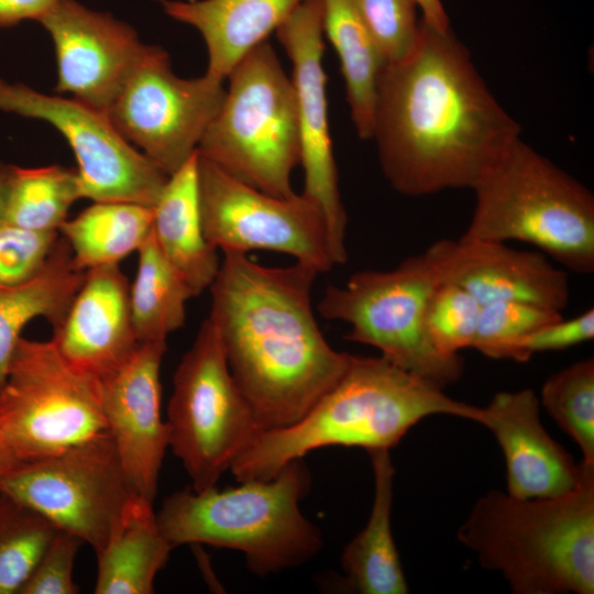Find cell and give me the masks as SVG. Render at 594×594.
Here are the masks:
<instances>
[{
	"label": "cell",
	"mask_w": 594,
	"mask_h": 594,
	"mask_svg": "<svg viewBox=\"0 0 594 594\" xmlns=\"http://www.w3.org/2000/svg\"><path fill=\"white\" fill-rule=\"evenodd\" d=\"M519 135L451 30L421 19L413 52L382 68L372 139L384 176L403 195L472 189Z\"/></svg>",
	"instance_id": "6da1fadb"
},
{
	"label": "cell",
	"mask_w": 594,
	"mask_h": 594,
	"mask_svg": "<svg viewBox=\"0 0 594 594\" xmlns=\"http://www.w3.org/2000/svg\"><path fill=\"white\" fill-rule=\"evenodd\" d=\"M319 273L295 263L262 265L223 252L209 287V319L230 372L263 430L302 417L342 376L351 354L333 349L311 304Z\"/></svg>",
	"instance_id": "7a4b0ae2"
},
{
	"label": "cell",
	"mask_w": 594,
	"mask_h": 594,
	"mask_svg": "<svg viewBox=\"0 0 594 594\" xmlns=\"http://www.w3.org/2000/svg\"><path fill=\"white\" fill-rule=\"evenodd\" d=\"M442 389L381 355H351L342 376L302 417L262 430L230 470L238 482L268 480L287 463L329 446L389 450L428 416L481 422L483 408Z\"/></svg>",
	"instance_id": "3957f363"
},
{
	"label": "cell",
	"mask_w": 594,
	"mask_h": 594,
	"mask_svg": "<svg viewBox=\"0 0 594 594\" xmlns=\"http://www.w3.org/2000/svg\"><path fill=\"white\" fill-rule=\"evenodd\" d=\"M581 463L571 492L522 499L491 491L460 527L459 541L514 593L593 594L594 463Z\"/></svg>",
	"instance_id": "277c9868"
},
{
	"label": "cell",
	"mask_w": 594,
	"mask_h": 594,
	"mask_svg": "<svg viewBox=\"0 0 594 594\" xmlns=\"http://www.w3.org/2000/svg\"><path fill=\"white\" fill-rule=\"evenodd\" d=\"M239 483L167 496L156 515L172 547L204 543L238 550L258 575L307 563L321 550L322 536L299 506L310 485L301 459L268 480Z\"/></svg>",
	"instance_id": "5b68a950"
},
{
	"label": "cell",
	"mask_w": 594,
	"mask_h": 594,
	"mask_svg": "<svg viewBox=\"0 0 594 594\" xmlns=\"http://www.w3.org/2000/svg\"><path fill=\"white\" fill-rule=\"evenodd\" d=\"M472 190L462 240L521 241L565 270L594 272V197L588 188L516 139Z\"/></svg>",
	"instance_id": "8992f818"
},
{
	"label": "cell",
	"mask_w": 594,
	"mask_h": 594,
	"mask_svg": "<svg viewBox=\"0 0 594 594\" xmlns=\"http://www.w3.org/2000/svg\"><path fill=\"white\" fill-rule=\"evenodd\" d=\"M227 78L224 100L198 154L256 189L277 197L293 195L300 142L292 78L267 41L248 53Z\"/></svg>",
	"instance_id": "52a82bcc"
},
{
	"label": "cell",
	"mask_w": 594,
	"mask_h": 594,
	"mask_svg": "<svg viewBox=\"0 0 594 594\" xmlns=\"http://www.w3.org/2000/svg\"><path fill=\"white\" fill-rule=\"evenodd\" d=\"M440 283L431 244L392 270L358 271L343 286L329 285L318 311L349 324L348 340L376 348L394 365L443 388L462 376L464 362L440 352L425 328L428 300Z\"/></svg>",
	"instance_id": "ba28073f"
},
{
	"label": "cell",
	"mask_w": 594,
	"mask_h": 594,
	"mask_svg": "<svg viewBox=\"0 0 594 594\" xmlns=\"http://www.w3.org/2000/svg\"><path fill=\"white\" fill-rule=\"evenodd\" d=\"M166 422L169 447L195 491L216 486L263 430L230 372L209 318L174 373Z\"/></svg>",
	"instance_id": "9c48e42d"
},
{
	"label": "cell",
	"mask_w": 594,
	"mask_h": 594,
	"mask_svg": "<svg viewBox=\"0 0 594 594\" xmlns=\"http://www.w3.org/2000/svg\"><path fill=\"white\" fill-rule=\"evenodd\" d=\"M107 430L99 380L73 369L51 340L21 338L0 392V436L21 462Z\"/></svg>",
	"instance_id": "30bf717a"
},
{
	"label": "cell",
	"mask_w": 594,
	"mask_h": 594,
	"mask_svg": "<svg viewBox=\"0 0 594 594\" xmlns=\"http://www.w3.org/2000/svg\"><path fill=\"white\" fill-rule=\"evenodd\" d=\"M0 494L76 535L97 554L135 493L106 430L59 453L20 462L0 475Z\"/></svg>",
	"instance_id": "8fae6325"
},
{
	"label": "cell",
	"mask_w": 594,
	"mask_h": 594,
	"mask_svg": "<svg viewBox=\"0 0 594 594\" xmlns=\"http://www.w3.org/2000/svg\"><path fill=\"white\" fill-rule=\"evenodd\" d=\"M207 73L185 79L162 47L145 45L106 113L114 129L167 176L197 152L226 96Z\"/></svg>",
	"instance_id": "7c38bea8"
},
{
	"label": "cell",
	"mask_w": 594,
	"mask_h": 594,
	"mask_svg": "<svg viewBox=\"0 0 594 594\" xmlns=\"http://www.w3.org/2000/svg\"><path fill=\"white\" fill-rule=\"evenodd\" d=\"M198 190L204 233L217 250L274 251L319 274L337 265L323 213L304 194L264 193L199 154Z\"/></svg>",
	"instance_id": "4fadbf2b"
},
{
	"label": "cell",
	"mask_w": 594,
	"mask_h": 594,
	"mask_svg": "<svg viewBox=\"0 0 594 594\" xmlns=\"http://www.w3.org/2000/svg\"><path fill=\"white\" fill-rule=\"evenodd\" d=\"M0 111L45 121L65 138L78 164L81 198L154 207L168 179L121 136L105 111L73 97L0 77Z\"/></svg>",
	"instance_id": "5bb4252c"
},
{
	"label": "cell",
	"mask_w": 594,
	"mask_h": 594,
	"mask_svg": "<svg viewBox=\"0 0 594 594\" xmlns=\"http://www.w3.org/2000/svg\"><path fill=\"white\" fill-rule=\"evenodd\" d=\"M276 35L293 65L290 78L299 129V164L304 170L301 194L320 208L336 264H344L348 216L329 131L321 0H304L276 30Z\"/></svg>",
	"instance_id": "9a60e30c"
},
{
	"label": "cell",
	"mask_w": 594,
	"mask_h": 594,
	"mask_svg": "<svg viewBox=\"0 0 594 594\" xmlns=\"http://www.w3.org/2000/svg\"><path fill=\"white\" fill-rule=\"evenodd\" d=\"M166 341L140 343L130 359L98 378L102 413L128 481L154 502L169 430L161 415V365Z\"/></svg>",
	"instance_id": "2e32d148"
},
{
	"label": "cell",
	"mask_w": 594,
	"mask_h": 594,
	"mask_svg": "<svg viewBox=\"0 0 594 594\" xmlns=\"http://www.w3.org/2000/svg\"><path fill=\"white\" fill-rule=\"evenodd\" d=\"M55 50V90L106 112L144 44L133 28L76 0H58L40 20Z\"/></svg>",
	"instance_id": "e0dca14e"
},
{
	"label": "cell",
	"mask_w": 594,
	"mask_h": 594,
	"mask_svg": "<svg viewBox=\"0 0 594 594\" xmlns=\"http://www.w3.org/2000/svg\"><path fill=\"white\" fill-rule=\"evenodd\" d=\"M432 245L442 282L460 286L482 306L518 301L562 312L569 302L568 273L540 251L462 239L440 240Z\"/></svg>",
	"instance_id": "ac0fdd59"
},
{
	"label": "cell",
	"mask_w": 594,
	"mask_h": 594,
	"mask_svg": "<svg viewBox=\"0 0 594 594\" xmlns=\"http://www.w3.org/2000/svg\"><path fill=\"white\" fill-rule=\"evenodd\" d=\"M52 341L76 371L101 378L125 363L140 342L130 306V284L119 264L86 271Z\"/></svg>",
	"instance_id": "d6986e66"
},
{
	"label": "cell",
	"mask_w": 594,
	"mask_h": 594,
	"mask_svg": "<svg viewBox=\"0 0 594 594\" xmlns=\"http://www.w3.org/2000/svg\"><path fill=\"white\" fill-rule=\"evenodd\" d=\"M481 424L491 430L503 451L510 496L557 497L578 485L582 463L576 464L546 431L532 389L495 394L483 408Z\"/></svg>",
	"instance_id": "ffe728a7"
},
{
	"label": "cell",
	"mask_w": 594,
	"mask_h": 594,
	"mask_svg": "<svg viewBox=\"0 0 594 594\" xmlns=\"http://www.w3.org/2000/svg\"><path fill=\"white\" fill-rule=\"evenodd\" d=\"M304 0H160L172 19L204 38L207 74L227 79L233 67L289 18Z\"/></svg>",
	"instance_id": "44dd1931"
},
{
	"label": "cell",
	"mask_w": 594,
	"mask_h": 594,
	"mask_svg": "<svg viewBox=\"0 0 594 594\" xmlns=\"http://www.w3.org/2000/svg\"><path fill=\"white\" fill-rule=\"evenodd\" d=\"M153 235L162 253L194 296L215 280L218 250L205 237L199 190L198 152L168 179L154 205Z\"/></svg>",
	"instance_id": "7402d4cb"
},
{
	"label": "cell",
	"mask_w": 594,
	"mask_h": 594,
	"mask_svg": "<svg viewBox=\"0 0 594 594\" xmlns=\"http://www.w3.org/2000/svg\"><path fill=\"white\" fill-rule=\"evenodd\" d=\"M152 501L134 494L98 552L96 594H151L172 544L161 530Z\"/></svg>",
	"instance_id": "603a6c76"
},
{
	"label": "cell",
	"mask_w": 594,
	"mask_h": 594,
	"mask_svg": "<svg viewBox=\"0 0 594 594\" xmlns=\"http://www.w3.org/2000/svg\"><path fill=\"white\" fill-rule=\"evenodd\" d=\"M85 274L75 264L72 250L62 237L36 276L15 286H0V392L25 326L35 318H44L56 329Z\"/></svg>",
	"instance_id": "cb8c5ba5"
},
{
	"label": "cell",
	"mask_w": 594,
	"mask_h": 594,
	"mask_svg": "<svg viewBox=\"0 0 594 594\" xmlns=\"http://www.w3.org/2000/svg\"><path fill=\"white\" fill-rule=\"evenodd\" d=\"M375 493L370 518L342 553V568L352 590L361 594H406L408 586L393 538V466L389 450L367 451Z\"/></svg>",
	"instance_id": "d4e9b609"
},
{
	"label": "cell",
	"mask_w": 594,
	"mask_h": 594,
	"mask_svg": "<svg viewBox=\"0 0 594 594\" xmlns=\"http://www.w3.org/2000/svg\"><path fill=\"white\" fill-rule=\"evenodd\" d=\"M321 3L323 34L340 62L351 120L358 135L371 140L384 61L356 0H321Z\"/></svg>",
	"instance_id": "484cf974"
},
{
	"label": "cell",
	"mask_w": 594,
	"mask_h": 594,
	"mask_svg": "<svg viewBox=\"0 0 594 594\" xmlns=\"http://www.w3.org/2000/svg\"><path fill=\"white\" fill-rule=\"evenodd\" d=\"M154 207L125 201H94L59 229L82 271L119 264L138 252L153 230Z\"/></svg>",
	"instance_id": "4316f807"
},
{
	"label": "cell",
	"mask_w": 594,
	"mask_h": 594,
	"mask_svg": "<svg viewBox=\"0 0 594 594\" xmlns=\"http://www.w3.org/2000/svg\"><path fill=\"white\" fill-rule=\"evenodd\" d=\"M138 253V271L130 285L134 331L140 343L166 341L184 327L186 302L195 296L162 253L153 230Z\"/></svg>",
	"instance_id": "83f0119b"
},
{
	"label": "cell",
	"mask_w": 594,
	"mask_h": 594,
	"mask_svg": "<svg viewBox=\"0 0 594 594\" xmlns=\"http://www.w3.org/2000/svg\"><path fill=\"white\" fill-rule=\"evenodd\" d=\"M78 175L59 164L22 167L12 165L3 223L59 232L72 205L80 199Z\"/></svg>",
	"instance_id": "f1b7e54d"
},
{
	"label": "cell",
	"mask_w": 594,
	"mask_h": 594,
	"mask_svg": "<svg viewBox=\"0 0 594 594\" xmlns=\"http://www.w3.org/2000/svg\"><path fill=\"white\" fill-rule=\"evenodd\" d=\"M57 530L33 508L0 494V594H19Z\"/></svg>",
	"instance_id": "f546056e"
},
{
	"label": "cell",
	"mask_w": 594,
	"mask_h": 594,
	"mask_svg": "<svg viewBox=\"0 0 594 594\" xmlns=\"http://www.w3.org/2000/svg\"><path fill=\"white\" fill-rule=\"evenodd\" d=\"M541 403L579 446L583 461L594 463V360L574 362L551 375L541 388Z\"/></svg>",
	"instance_id": "4dcf8cb0"
},
{
	"label": "cell",
	"mask_w": 594,
	"mask_h": 594,
	"mask_svg": "<svg viewBox=\"0 0 594 594\" xmlns=\"http://www.w3.org/2000/svg\"><path fill=\"white\" fill-rule=\"evenodd\" d=\"M481 311L482 305L466 290L452 283H440L425 312V328L430 341L448 355L471 348Z\"/></svg>",
	"instance_id": "1f68e13d"
},
{
	"label": "cell",
	"mask_w": 594,
	"mask_h": 594,
	"mask_svg": "<svg viewBox=\"0 0 594 594\" xmlns=\"http://www.w3.org/2000/svg\"><path fill=\"white\" fill-rule=\"evenodd\" d=\"M562 312L531 304L499 301L482 306L471 348L492 359H504L506 350L534 330L562 318Z\"/></svg>",
	"instance_id": "d6a6232c"
},
{
	"label": "cell",
	"mask_w": 594,
	"mask_h": 594,
	"mask_svg": "<svg viewBox=\"0 0 594 594\" xmlns=\"http://www.w3.org/2000/svg\"><path fill=\"white\" fill-rule=\"evenodd\" d=\"M385 64L409 55L418 43L421 19L416 0H356Z\"/></svg>",
	"instance_id": "836d02e7"
},
{
	"label": "cell",
	"mask_w": 594,
	"mask_h": 594,
	"mask_svg": "<svg viewBox=\"0 0 594 594\" xmlns=\"http://www.w3.org/2000/svg\"><path fill=\"white\" fill-rule=\"evenodd\" d=\"M58 239V232L0 224V286H15L36 276Z\"/></svg>",
	"instance_id": "e575fe53"
},
{
	"label": "cell",
	"mask_w": 594,
	"mask_h": 594,
	"mask_svg": "<svg viewBox=\"0 0 594 594\" xmlns=\"http://www.w3.org/2000/svg\"><path fill=\"white\" fill-rule=\"evenodd\" d=\"M85 543L76 535L58 529L19 594H76L73 572L80 546Z\"/></svg>",
	"instance_id": "d590c367"
},
{
	"label": "cell",
	"mask_w": 594,
	"mask_h": 594,
	"mask_svg": "<svg viewBox=\"0 0 594 594\" xmlns=\"http://www.w3.org/2000/svg\"><path fill=\"white\" fill-rule=\"evenodd\" d=\"M593 338L594 309L590 308L574 318L562 317L534 330L514 342L504 359L527 362L536 353L565 350Z\"/></svg>",
	"instance_id": "8d00e7d4"
},
{
	"label": "cell",
	"mask_w": 594,
	"mask_h": 594,
	"mask_svg": "<svg viewBox=\"0 0 594 594\" xmlns=\"http://www.w3.org/2000/svg\"><path fill=\"white\" fill-rule=\"evenodd\" d=\"M58 0H0V28H10L26 20H38Z\"/></svg>",
	"instance_id": "74e56055"
},
{
	"label": "cell",
	"mask_w": 594,
	"mask_h": 594,
	"mask_svg": "<svg viewBox=\"0 0 594 594\" xmlns=\"http://www.w3.org/2000/svg\"><path fill=\"white\" fill-rule=\"evenodd\" d=\"M419 10L422 13V20L432 28L448 32L450 29V20L441 0H416Z\"/></svg>",
	"instance_id": "f35d334b"
},
{
	"label": "cell",
	"mask_w": 594,
	"mask_h": 594,
	"mask_svg": "<svg viewBox=\"0 0 594 594\" xmlns=\"http://www.w3.org/2000/svg\"><path fill=\"white\" fill-rule=\"evenodd\" d=\"M12 164L0 161V224L3 223V216L11 178Z\"/></svg>",
	"instance_id": "ab89813d"
},
{
	"label": "cell",
	"mask_w": 594,
	"mask_h": 594,
	"mask_svg": "<svg viewBox=\"0 0 594 594\" xmlns=\"http://www.w3.org/2000/svg\"><path fill=\"white\" fill-rule=\"evenodd\" d=\"M20 462L21 461L15 457V454L0 436V475L10 471Z\"/></svg>",
	"instance_id": "60d3db41"
}]
</instances>
